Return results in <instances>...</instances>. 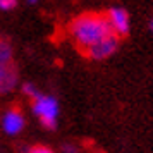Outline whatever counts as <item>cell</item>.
Returning a JSON list of instances; mask_svg holds the SVG:
<instances>
[{"label": "cell", "mask_w": 153, "mask_h": 153, "mask_svg": "<svg viewBox=\"0 0 153 153\" xmlns=\"http://www.w3.org/2000/svg\"><path fill=\"white\" fill-rule=\"evenodd\" d=\"M148 29H150V31L153 33V16L150 17V19H148Z\"/></svg>", "instance_id": "11"}, {"label": "cell", "mask_w": 153, "mask_h": 153, "mask_svg": "<svg viewBox=\"0 0 153 153\" xmlns=\"http://www.w3.org/2000/svg\"><path fill=\"white\" fill-rule=\"evenodd\" d=\"M19 86L17 67L14 64L12 45L0 38V95H7Z\"/></svg>", "instance_id": "2"}, {"label": "cell", "mask_w": 153, "mask_h": 153, "mask_svg": "<svg viewBox=\"0 0 153 153\" xmlns=\"http://www.w3.org/2000/svg\"><path fill=\"white\" fill-rule=\"evenodd\" d=\"M105 17H107V21L110 24L112 33L117 36L119 40L129 35V31H131V17H129V12L124 7H119V5L110 7L107 10Z\"/></svg>", "instance_id": "4"}, {"label": "cell", "mask_w": 153, "mask_h": 153, "mask_svg": "<svg viewBox=\"0 0 153 153\" xmlns=\"http://www.w3.org/2000/svg\"><path fill=\"white\" fill-rule=\"evenodd\" d=\"M21 90H22V93H24V95H26L29 100H35V98L38 97L40 93H42V91H40V90H38V88L35 86V84L29 83V81H26V83H22V84H21Z\"/></svg>", "instance_id": "7"}, {"label": "cell", "mask_w": 153, "mask_h": 153, "mask_svg": "<svg viewBox=\"0 0 153 153\" xmlns=\"http://www.w3.org/2000/svg\"><path fill=\"white\" fill-rule=\"evenodd\" d=\"M17 7V2L16 0H0V10L7 12V10H14Z\"/></svg>", "instance_id": "9"}, {"label": "cell", "mask_w": 153, "mask_h": 153, "mask_svg": "<svg viewBox=\"0 0 153 153\" xmlns=\"http://www.w3.org/2000/svg\"><path fill=\"white\" fill-rule=\"evenodd\" d=\"M62 153H79V148H77L74 143H64L62 145Z\"/></svg>", "instance_id": "10"}, {"label": "cell", "mask_w": 153, "mask_h": 153, "mask_svg": "<svg viewBox=\"0 0 153 153\" xmlns=\"http://www.w3.org/2000/svg\"><path fill=\"white\" fill-rule=\"evenodd\" d=\"M119 42H120V40H119L115 35L107 36L105 40L95 43V45L90 47L88 50H84V53H86V57L91 59V60H105V59L112 57L115 52H117Z\"/></svg>", "instance_id": "5"}, {"label": "cell", "mask_w": 153, "mask_h": 153, "mask_svg": "<svg viewBox=\"0 0 153 153\" xmlns=\"http://www.w3.org/2000/svg\"><path fill=\"white\" fill-rule=\"evenodd\" d=\"M31 110L35 114L40 124L45 129L53 131L59 124V114H60V105L59 100L52 95H45L40 93L35 100H31Z\"/></svg>", "instance_id": "3"}, {"label": "cell", "mask_w": 153, "mask_h": 153, "mask_svg": "<svg viewBox=\"0 0 153 153\" xmlns=\"http://www.w3.org/2000/svg\"><path fill=\"white\" fill-rule=\"evenodd\" d=\"M26 119L19 108H9L2 115V129L7 136H17L24 131Z\"/></svg>", "instance_id": "6"}, {"label": "cell", "mask_w": 153, "mask_h": 153, "mask_svg": "<svg viewBox=\"0 0 153 153\" xmlns=\"http://www.w3.org/2000/svg\"><path fill=\"white\" fill-rule=\"evenodd\" d=\"M112 28L105 14L97 12H84L76 16L69 24V36L79 48L88 50L95 43L112 36Z\"/></svg>", "instance_id": "1"}, {"label": "cell", "mask_w": 153, "mask_h": 153, "mask_svg": "<svg viewBox=\"0 0 153 153\" xmlns=\"http://www.w3.org/2000/svg\"><path fill=\"white\" fill-rule=\"evenodd\" d=\"M26 153H55V152L47 145H33L26 150Z\"/></svg>", "instance_id": "8"}]
</instances>
